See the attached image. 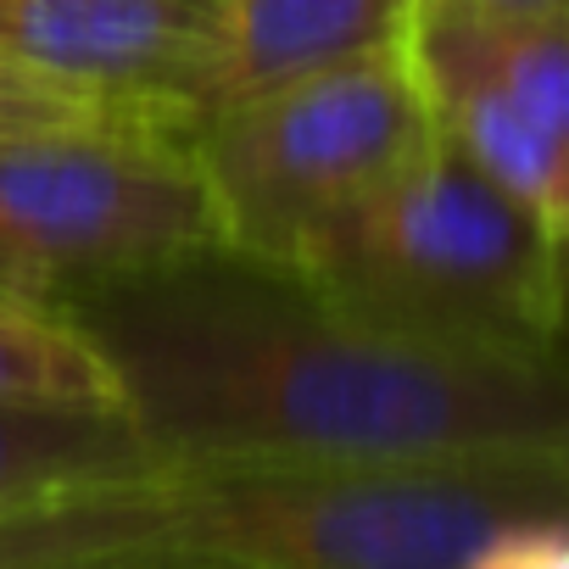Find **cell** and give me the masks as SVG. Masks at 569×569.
Here are the masks:
<instances>
[{"instance_id":"30bf717a","label":"cell","mask_w":569,"mask_h":569,"mask_svg":"<svg viewBox=\"0 0 569 569\" xmlns=\"http://www.w3.org/2000/svg\"><path fill=\"white\" fill-rule=\"evenodd\" d=\"M51 129H168L190 134V118L84 90L73 79H57L46 68H29L23 57L0 51V140L7 134H51Z\"/></svg>"},{"instance_id":"7a4b0ae2","label":"cell","mask_w":569,"mask_h":569,"mask_svg":"<svg viewBox=\"0 0 569 569\" xmlns=\"http://www.w3.org/2000/svg\"><path fill=\"white\" fill-rule=\"evenodd\" d=\"M530 519H569V452L168 458L0 513V569H469Z\"/></svg>"},{"instance_id":"4fadbf2b","label":"cell","mask_w":569,"mask_h":569,"mask_svg":"<svg viewBox=\"0 0 569 569\" xmlns=\"http://www.w3.org/2000/svg\"><path fill=\"white\" fill-rule=\"evenodd\" d=\"M68 569H173V563H68Z\"/></svg>"},{"instance_id":"3957f363","label":"cell","mask_w":569,"mask_h":569,"mask_svg":"<svg viewBox=\"0 0 569 569\" xmlns=\"http://www.w3.org/2000/svg\"><path fill=\"white\" fill-rule=\"evenodd\" d=\"M284 273L380 325L569 347V246L441 140V129L341 207Z\"/></svg>"},{"instance_id":"6da1fadb","label":"cell","mask_w":569,"mask_h":569,"mask_svg":"<svg viewBox=\"0 0 569 569\" xmlns=\"http://www.w3.org/2000/svg\"><path fill=\"white\" fill-rule=\"evenodd\" d=\"M168 458L569 452V347L425 336L201 251L68 302Z\"/></svg>"},{"instance_id":"9c48e42d","label":"cell","mask_w":569,"mask_h":569,"mask_svg":"<svg viewBox=\"0 0 569 569\" xmlns=\"http://www.w3.org/2000/svg\"><path fill=\"white\" fill-rule=\"evenodd\" d=\"M0 408H57L129 419V397L107 352L68 308L0 297Z\"/></svg>"},{"instance_id":"277c9868","label":"cell","mask_w":569,"mask_h":569,"mask_svg":"<svg viewBox=\"0 0 569 569\" xmlns=\"http://www.w3.org/2000/svg\"><path fill=\"white\" fill-rule=\"evenodd\" d=\"M436 134L408 34L325 73L207 107L190 157L212 190L223 251L268 268L291 257L363 190Z\"/></svg>"},{"instance_id":"52a82bcc","label":"cell","mask_w":569,"mask_h":569,"mask_svg":"<svg viewBox=\"0 0 569 569\" xmlns=\"http://www.w3.org/2000/svg\"><path fill=\"white\" fill-rule=\"evenodd\" d=\"M218 107L369 57L408 34L413 0H212Z\"/></svg>"},{"instance_id":"5b68a950","label":"cell","mask_w":569,"mask_h":569,"mask_svg":"<svg viewBox=\"0 0 569 569\" xmlns=\"http://www.w3.org/2000/svg\"><path fill=\"white\" fill-rule=\"evenodd\" d=\"M201 251H223V223L190 134L51 129L0 140V297L68 308Z\"/></svg>"},{"instance_id":"7c38bea8","label":"cell","mask_w":569,"mask_h":569,"mask_svg":"<svg viewBox=\"0 0 569 569\" xmlns=\"http://www.w3.org/2000/svg\"><path fill=\"white\" fill-rule=\"evenodd\" d=\"M458 7H475V12H563L569 0H458Z\"/></svg>"},{"instance_id":"8992f818","label":"cell","mask_w":569,"mask_h":569,"mask_svg":"<svg viewBox=\"0 0 569 569\" xmlns=\"http://www.w3.org/2000/svg\"><path fill=\"white\" fill-rule=\"evenodd\" d=\"M0 51L190 123L218 107L212 0H0Z\"/></svg>"},{"instance_id":"ba28073f","label":"cell","mask_w":569,"mask_h":569,"mask_svg":"<svg viewBox=\"0 0 569 569\" xmlns=\"http://www.w3.org/2000/svg\"><path fill=\"white\" fill-rule=\"evenodd\" d=\"M168 452L112 413H57V408H0V513L51 502L79 486L146 475Z\"/></svg>"},{"instance_id":"8fae6325","label":"cell","mask_w":569,"mask_h":569,"mask_svg":"<svg viewBox=\"0 0 569 569\" xmlns=\"http://www.w3.org/2000/svg\"><path fill=\"white\" fill-rule=\"evenodd\" d=\"M469 569H569V519H530L491 536Z\"/></svg>"}]
</instances>
